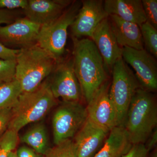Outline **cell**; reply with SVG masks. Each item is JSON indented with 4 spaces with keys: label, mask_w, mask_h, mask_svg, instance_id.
I'll use <instances>...</instances> for the list:
<instances>
[{
    "label": "cell",
    "mask_w": 157,
    "mask_h": 157,
    "mask_svg": "<svg viewBox=\"0 0 157 157\" xmlns=\"http://www.w3.org/2000/svg\"><path fill=\"white\" fill-rule=\"evenodd\" d=\"M53 72L49 83L55 98H61L63 101L82 102V93L73 69V60L59 64Z\"/></svg>",
    "instance_id": "cell-9"
},
{
    "label": "cell",
    "mask_w": 157,
    "mask_h": 157,
    "mask_svg": "<svg viewBox=\"0 0 157 157\" xmlns=\"http://www.w3.org/2000/svg\"><path fill=\"white\" fill-rule=\"evenodd\" d=\"M86 107L82 102L62 101L52 119L55 145L72 139L87 119Z\"/></svg>",
    "instance_id": "cell-7"
},
{
    "label": "cell",
    "mask_w": 157,
    "mask_h": 157,
    "mask_svg": "<svg viewBox=\"0 0 157 157\" xmlns=\"http://www.w3.org/2000/svg\"><path fill=\"white\" fill-rule=\"evenodd\" d=\"M146 144H144L145 147L150 152L156 148L157 143V128L154 130L151 135L148 137L146 141Z\"/></svg>",
    "instance_id": "cell-32"
},
{
    "label": "cell",
    "mask_w": 157,
    "mask_h": 157,
    "mask_svg": "<svg viewBox=\"0 0 157 157\" xmlns=\"http://www.w3.org/2000/svg\"><path fill=\"white\" fill-rule=\"evenodd\" d=\"M151 157H157V148H155L152 150L151 155H150Z\"/></svg>",
    "instance_id": "cell-33"
},
{
    "label": "cell",
    "mask_w": 157,
    "mask_h": 157,
    "mask_svg": "<svg viewBox=\"0 0 157 157\" xmlns=\"http://www.w3.org/2000/svg\"><path fill=\"white\" fill-rule=\"evenodd\" d=\"M144 44L147 51L155 58L157 57V29L147 21L140 27Z\"/></svg>",
    "instance_id": "cell-21"
},
{
    "label": "cell",
    "mask_w": 157,
    "mask_h": 157,
    "mask_svg": "<svg viewBox=\"0 0 157 157\" xmlns=\"http://www.w3.org/2000/svg\"><path fill=\"white\" fill-rule=\"evenodd\" d=\"M123 157H151L150 152L144 144H134L130 150Z\"/></svg>",
    "instance_id": "cell-27"
},
{
    "label": "cell",
    "mask_w": 157,
    "mask_h": 157,
    "mask_svg": "<svg viewBox=\"0 0 157 157\" xmlns=\"http://www.w3.org/2000/svg\"><path fill=\"white\" fill-rule=\"evenodd\" d=\"M9 157H17V154H16V151L11 152L9 155Z\"/></svg>",
    "instance_id": "cell-34"
},
{
    "label": "cell",
    "mask_w": 157,
    "mask_h": 157,
    "mask_svg": "<svg viewBox=\"0 0 157 157\" xmlns=\"http://www.w3.org/2000/svg\"><path fill=\"white\" fill-rule=\"evenodd\" d=\"M72 3L68 0H29L24 11L26 18L42 26L59 17Z\"/></svg>",
    "instance_id": "cell-15"
},
{
    "label": "cell",
    "mask_w": 157,
    "mask_h": 157,
    "mask_svg": "<svg viewBox=\"0 0 157 157\" xmlns=\"http://www.w3.org/2000/svg\"><path fill=\"white\" fill-rule=\"evenodd\" d=\"M142 3L146 21L157 29V0H142Z\"/></svg>",
    "instance_id": "cell-25"
},
{
    "label": "cell",
    "mask_w": 157,
    "mask_h": 157,
    "mask_svg": "<svg viewBox=\"0 0 157 157\" xmlns=\"http://www.w3.org/2000/svg\"><path fill=\"white\" fill-rule=\"evenodd\" d=\"M16 60L0 59V82H7L15 78Z\"/></svg>",
    "instance_id": "cell-24"
},
{
    "label": "cell",
    "mask_w": 157,
    "mask_h": 157,
    "mask_svg": "<svg viewBox=\"0 0 157 157\" xmlns=\"http://www.w3.org/2000/svg\"><path fill=\"white\" fill-rule=\"evenodd\" d=\"M109 86L106 81L86 107L88 118L109 131L118 126L116 111L109 98Z\"/></svg>",
    "instance_id": "cell-10"
},
{
    "label": "cell",
    "mask_w": 157,
    "mask_h": 157,
    "mask_svg": "<svg viewBox=\"0 0 157 157\" xmlns=\"http://www.w3.org/2000/svg\"><path fill=\"white\" fill-rule=\"evenodd\" d=\"M91 39L102 56L106 69L112 70L115 62L122 57V48L117 42L110 27L108 17L98 25Z\"/></svg>",
    "instance_id": "cell-13"
},
{
    "label": "cell",
    "mask_w": 157,
    "mask_h": 157,
    "mask_svg": "<svg viewBox=\"0 0 157 157\" xmlns=\"http://www.w3.org/2000/svg\"><path fill=\"white\" fill-rule=\"evenodd\" d=\"M41 26L27 18L16 19L5 26L0 25V39L22 48L36 42Z\"/></svg>",
    "instance_id": "cell-14"
},
{
    "label": "cell",
    "mask_w": 157,
    "mask_h": 157,
    "mask_svg": "<svg viewBox=\"0 0 157 157\" xmlns=\"http://www.w3.org/2000/svg\"><path fill=\"white\" fill-rule=\"evenodd\" d=\"M109 132L87 118L73 140L77 157H94L103 146Z\"/></svg>",
    "instance_id": "cell-12"
},
{
    "label": "cell",
    "mask_w": 157,
    "mask_h": 157,
    "mask_svg": "<svg viewBox=\"0 0 157 157\" xmlns=\"http://www.w3.org/2000/svg\"><path fill=\"white\" fill-rule=\"evenodd\" d=\"M81 5V2H73L59 17L41 26L36 43L47 52L57 63L64 53L68 28L76 18Z\"/></svg>",
    "instance_id": "cell-5"
},
{
    "label": "cell",
    "mask_w": 157,
    "mask_h": 157,
    "mask_svg": "<svg viewBox=\"0 0 157 157\" xmlns=\"http://www.w3.org/2000/svg\"><path fill=\"white\" fill-rule=\"evenodd\" d=\"M76 18L70 26L73 38L82 36L91 38L96 28L109 15L104 8V1L85 0Z\"/></svg>",
    "instance_id": "cell-11"
},
{
    "label": "cell",
    "mask_w": 157,
    "mask_h": 157,
    "mask_svg": "<svg viewBox=\"0 0 157 157\" xmlns=\"http://www.w3.org/2000/svg\"><path fill=\"white\" fill-rule=\"evenodd\" d=\"M28 4L27 0H0V9L11 11L18 9L24 10Z\"/></svg>",
    "instance_id": "cell-26"
},
{
    "label": "cell",
    "mask_w": 157,
    "mask_h": 157,
    "mask_svg": "<svg viewBox=\"0 0 157 157\" xmlns=\"http://www.w3.org/2000/svg\"><path fill=\"white\" fill-rule=\"evenodd\" d=\"M157 107L151 92L140 87L132 98L122 126L132 144H144L156 128Z\"/></svg>",
    "instance_id": "cell-2"
},
{
    "label": "cell",
    "mask_w": 157,
    "mask_h": 157,
    "mask_svg": "<svg viewBox=\"0 0 157 157\" xmlns=\"http://www.w3.org/2000/svg\"><path fill=\"white\" fill-rule=\"evenodd\" d=\"M17 157H43V155L39 154L33 149L26 146L20 147L16 151Z\"/></svg>",
    "instance_id": "cell-31"
},
{
    "label": "cell",
    "mask_w": 157,
    "mask_h": 157,
    "mask_svg": "<svg viewBox=\"0 0 157 157\" xmlns=\"http://www.w3.org/2000/svg\"><path fill=\"white\" fill-rule=\"evenodd\" d=\"M108 18L113 33L121 47H128L137 50L144 48L139 25L123 20L116 15H109Z\"/></svg>",
    "instance_id": "cell-16"
},
{
    "label": "cell",
    "mask_w": 157,
    "mask_h": 157,
    "mask_svg": "<svg viewBox=\"0 0 157 157\" xmlns=\"http://www.w3.org/2000/svg\"><path fill=\"white\" fill-rule=\"evenodd\" d=\"M22 93L21 86L15 78L0 82V111L12 108Z\"/></svg>",
    "instance_id": "cell-20"
},
{
    "label": "cell",
    "mask_w": 157,
    "mask_h": 157,
    "mask_svg": "<svg viewBox=\"0 0 157 157\" xmlns=\"http://www.w3.org/2000/svg\"><path fill=\"white\" fill-rule=\"evenodd\" d=\"M19 141L18 133L7 129L0 137V157H9L11 152L15 151Z\"/></svg>",
    "instance_id": "cell-22"
},
{
    "label": "cell",
    "mask_w": 157,
    "mask_h": 157,
    "mask_svg": "<svg viewBox=\"0 0 157 157\" xmlns=\"http://www.w3.org/2000/svg\"><path fill=\"white\" fill-rule=\"evenodd\" d=\"M112 72L109 96L116 111L118 126H122L132 98L136 90L141 87L122 57L115 62Z\"/></svg>",
    "instance_id": "cell-6"
},
{
    "label": "cell",
    "mask_w": 157,
    "mask_h": 157,
    "mask_svg": "<svg viewBox=\"0 0 157 157\" xmlns=\"http://www.w3.org/2000/svg\"><path fill=\"white\" fill-rule=\"evenodd\" d=\"M19 140L42 155H45L49 149L46 128L42 123L33 126L27 131Z\"/></svg>",
    "instance_id": "cell-19"
},
{
    "label": "cell",
    "mask_w": 157,
    "mask_h": 157,
    "mask_svg": "<svg viewBox=\"0 0 157 157\" xmlns=\"http://www.w3.org/2000/svg\"><path fill=\"white\" fill-rule=\"evenodd\" d=\"M49 86L45 80L36 89L23 93L11 108V116L8 129L18 133L23 127L41 120L56 104Z\"/></svg>",
    "instance_id": "cell-4"
},
{
    "label": "cell",
    "mask_w": 157,
    "mask_h": 157,
    "mask_svg": "<svg viewBox=\"0 0 157 157\" xmlns=\"http://www.w3.org/2000/svg\"><path fill=\"white\" fill-rule=\"evenodd\" d=\"M20 49H13L6 47L0 43V59L5 60H15Z\"/></svg>",
    "instance_id": "cell-29"
},
{
    "label": "cell",
    "mask_w": 157,
    "mask_h": 157,
    "mask_svg": "<svg viewBox=\"0 0 157 157\" xmlns=\"http://www.w3.org/2000/svg\"><path fill=\"white\" fill-rule=\"evenodd\" d=\"M122 57L135 70V76L142 88L151 92L156 90L157 65L154 57L144 48L137 50L124 47Z\"/></svg>",
    "instance_id": "cell-8"
},
{
    "label": "cell",
    "mask_w": 157,
    "mask_h": 157,
    "mask_svg": "<svg viewBox=\"0 0 157 157\" xmlns=\"http://www.w3.org/2000/svg\"><path fill=\"white\" fill-rule=\"evenodd\" d=\"M43 157H78L74 142L72 139L56 144L49 148Z\"/></svg>",
    "instance_id": "cell-23"
},
{
    "label": "cell",
    "mask_w": 157,
    "mask_h": 157,
    "mask_svg": "<svg viewBox=\"0 0 157 157\" xmlns=\"http://www.w3.org/2000/svg\"><path fill=\"white\" fill-rule=\"evenodd\" d=\"M15 78L23 93L36 89L53 72L57 63L36 43L20 48L16 59Z\"/></svg>",
    "instance_id": "cell-3"
},
{
    "label": "cell",
    "mask_w": 157,
    "mask_h": 157,
    "mask_svg": "<svg viewBox=\"0 0 157 157\" xmlns=\"http://www.w3.org/2000/svg\"><path fill=\"white\" fill-rule=\"evenodd\" d=\"M104 4L108 15H116L140 27L147 21L141 0H106Z\"/></svg>",
    "instance_id": "cell-17"
},
{
    "label": "cell",
    "mask_w": 157,
    "mask_h": 157,
    "mask_svg": "<svg viewBox=\"0 0 157 157\" xmlns=\"http://www.w3.org/2000/svg\"><path fill=\"white\" fill-rule=\"evenodd\" d=\"M15 20V14L13 11L0 9V25L2 24H10Z\"/></svg>",
    "instance_id": "cell-30"
},
{
    "label": "cell",
    "mask_w": 157,
    "mask_h": 157,
    "mask_svg": "<svg viewBox=\"0 0 157 157\" xmlns=\"http://www.w3.org/2000/svg\"><path fill=\"white\" fill-rule=\"evenodd\" d=\"M73 39V69L81 87L82 98L87 104L107 81V69L91 39Z\"/></svg>",
    "instance_id": "cell-1"
},
{
    "label": "cell",
    "mask_w": 157,
    "mask_h": 157,
    "mask_svg": "<svg viewBox=\"0 0 157 157\" xmlns=\"http://www.w3.org/2000/svg\"><path fill=\"white\" fill-rule=\"evenodd\" d=\"M133 144L123 126L111 129L103 146L94 157H123Z\"/></svg>",
    "instance_id": "cell-18"
},
{
    "label": "cell",
    "mask_w": 157,
    "mask_h": 157,
    "mask_svg": "<svg viewBox=\"0 0 157 157\" xmlns=\"http://www.w3.org/2000/svg\"><path fill=\"white\" fill-rule=\"evenodd\" d=\"M11 116V108L0 111V137L7 129Z\"/></svg>",
    "instance_id": "cell-28"
}]
</instances>
